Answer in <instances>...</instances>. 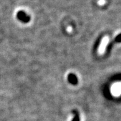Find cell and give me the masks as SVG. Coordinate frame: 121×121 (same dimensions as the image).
Returning a JSON list of instances; mask_svg holds the SVG:
<instances>
[{
	"label": "cell",
	"mask_w": 121,
	"mask_h": 121,
	"mask_svg": "<svg viewBox=\"0 0 121 121\" xmlns=\"http://www.w3.org/2000/svg\"><path fill=\"white\" fill-rule=\"evenodd\" d=\"M108 42H109V38L108 37H105L103 38L102 41H101V42L100 46H99V49H98L99 53L103 54V53L105 51L106 47L107 45H108Z\"/></svg>",
	"instance_id": "6da1fadb"
},
{
	"label": "cell",
	"mask_w": 121,
	"mask_h": 121,
	"mask_svg": "<svg viewBox=\"0 0 121 121\" xmlns=\"http://www.w3.org/2000/svg\"><path fill=\"white\" fill-rule=\"evenodd\" d=\"M68 81L71 84L75 85L78 83V79L76 75L73 73H70L68 75Z\"/></svg>",
	"instance_id": "7a4b0ae2"
},
{
	"label": "cell",
	"mask_w": 121,
	"mask_h": 121,
	"mask_svg": "<svg viewBox=\"0 0 121 121\" xmlns=\"http://www.w3.org/2000/svg\"><path fill=\"white\" fill-rule=\"evenodd\" d=\"M17 17L20 20H21V21L24 22H28L30 21V19H29V17H27L22 12H20V13H18Z\"/></svg>",
	"instance_id": "3957f363"
},
{
	"label": "cell",
	"mask_w": 121,
	"mask_h": 121,
	"mask_svg": "<svg viewBox=\"0 0 121 121\" xmlns=\"http://www.w3.org/2000/svg\"><path fill=\"white\" fill-rule=\"evenodd\" d=\"M73 114H74V117H73V119L72 121H80V116L79 114L77 111H73Z\"/></svg>",
	"instance_id": "277c9868"
},
{
	"label": "cell",
	"mask_w": 121,
	"mask_h": 121,
	"mask_svg": "<svg viewBox=\"0 0 121 121\" xmlns=\"http://www.w3.org/2000/svg\"><path fill=\"white\" fill-rule=\"evenodd\" d=\"M106 3V0H98L97 2L99 6H103V5L105 4Z\"/></svg>",
	"instance_id": "5b68a950"
},
{
	"label": "cell",
	"mask_w": 121,
	"mask_h": 121,
	"mask_svg": "<svg viewBox=\"0 0 121 121\" xmlns=\"http://www.w3.org/2000/svg\"><path fill=\"white\" fill-rule=\"evenodd\" d=\"M116 42H118V43H120L121 42V34L117 35L116 38Z\"/></svg>",
	"instance_id": "8992f818"
},
{
	"label": "cell",
	"mask_w": 121,
	"mask_h": 121,
	"mask_svg": "<svg viewBox=\"0 0 121 121\" xmlns=\"http://www.w3.org/2000/svg\"><path fill=\"white\" fill-rule=\"evenodd\" d=\"M67 31H68V32H71V31H72V27H69L68 28H67Z\"/></svg>",
	"instance_id": "52a82bcc"
}]
</instances>
